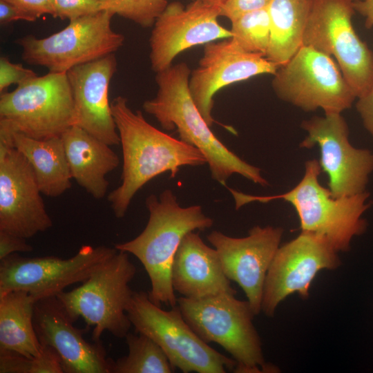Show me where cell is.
<instances>
[{"label":"cell","mask_w":373,"mask_h":373,"mask_svg":"<svg viewBox=\"0 0 373 373\" xmlns=\"http://www.w3.org/2000/svg\"><path fill=\"white\" fill-rule=\"evenodd\" d=\"M119 136L123 164L122 182L108 195L114 215L123 218L137 192L153 178L170 173L175 178L183 166L207 164L195 146L161 131L149 124L142 112L133 111L126 97L111 102Z\"/></svg>","instance_id":"6da1fadb"},{"label":"cell","mask_w":373,"mask_h":373,"mask_svg":"<svg viewBox=\"0 0 373 373\" xmlns=\"http://www.w3.org/2000/svg\"><path fill=\"white\" fill-rule=\"evenodd\" d=\"M191 69L181 62L156 73V95L143 104V109L153 116L162 128L176 130L179 139L204 155L212 178L227 186V180L238 174L262 186L269 185L261 169L229 150L213 133L195 105L189 88Z\"/></svg>","instance_id":"7a4b0ae2"},{"label":"cell","mask_w":373,"mask_h":373,"mask_svg":"<svg viewBox=\"0 0 373 373\" xmlns=\"http://www.w3.org/2000/svg\"><path fill=\"white\" fill-rule=\"evenodd\" d=\"M149 212L144 230L135 238L114 247L135 256L144 266L151 281L149 296L153 303L171 307L178 304L171 282L174 257L183 238L191 231H204L213 220L200 205L181 207L171 189L157 197L146 198Z\"/></svg>","instance_id":"3957f363"},{"label":"cell","mask_w":373,"mask_h":373,"mask_svg":"<svg viewBox=\"0 0 373 373\" xmlns=\"http://www.w3.org/2000/svg\"><path fill=\"white\" fill-rule=\"evenodd\" d=\"M321 168L316 159L305 163L303 178L294 188L281 194L254 195L228 188L236 209L254 202L267 203L282 200L296 210L301 231L316 234L327 240L338 251L346 252L354 236L365 233L367 221L363 214L370 207L367 191L351 196L335 198L318 180Z\"/></svg>","instance_id":"277c9868"},{"label":"cell","mask_w":373,"mask_h":373,"mask_svg":"<svg viewBox=\"0 0 373 373\" xmlns=\"http://www.w3.org/2000/svg\"><path fill=\"white\" fill-rule=\"evenodd\" d=\"M184 320L205 343H215L237 364L235 372H276L264 358L260 336L253 323L256 316L247 300L230 294L191 299L178 298Z\"/></svg>","instance_id":"5b68a950"},{"label":"cell","mask_w":373,"mask_h":373,"mask_svg":"<svg viewBox=\"0 0 373 373\" xmlns=\"http://www.w3.org/2000/svg\"><path fill=\"white\" fill-rule=\"evenodd\" d=\"M136 272L128 254L117 250L80 286L56 297L74 323L82 317L93 326V341H99L105 331L125 338L132 326L126 309L133 293L129 284Z\"/></svg>","instance_id":"8992f818"},{"label":"cell","mask_w":373,"mask_h":373,"mask_svg":"<svg viewBox=\"0 0 373 373\" xmlns=\"http://www.w3.org/2000/svg\"><path fill=\"white\" fill-rule=\"evenodd\" d=\"M137 333L153 339L172 366L184 373H225L237 363L203 341L184 320L178 305L164 310L149 293L133 291L126 309Z\"/></svg>","instance_id":"52a82bcc"},{"label":"cell","mask_w":373,"mask_h":373,"mask_svg":"<svg viewBox=\"0 0 373 373\" xmlns=\"http://www.w3.org/2000/svg\"><path fill=\"white\" fill-rule=\"evenodd\" d=\"M0 124L35 139L61 137L76 124L66 73L48 72L1 93Z\"/></svg>","instance_id":"ba28073f"},{"label":"cell","mask_w":373,"mask_h":373,"mask_svg":"<svg viewBox=\"0 0 373 373\" xmlns=\"http://www.w3.org/2000/svg\"><path fill=\"white\" fill-rule=\"evenodd\" d=\"M271 86L280 99L307 112L341 113L357 98L332 57L304 45L278 67Z\"/></svg>","instance_id":"9c48e42d"},{"label":"cell","mask_w":373,"mask_h":373,"mask_svg":"<svg viewBox=\"0 0 373 373\" xmlns=\"http://www.w3.org/2000/svg\"><path fill=\"white\" fill-rule=\"evenodd\" d=\"M114 14L103 10L70 21L61 30L44 38L23 36L15 41L22 59L49 72L67 73L72 68L113 54L124 44L123 35L111 26Z\"/></svg>","instance_id":"30bf717a"},{"label":"cell","mask_w":373,"mask_h":373,"mask_svg":"<svg viewBox=\"0 0 373 373\" xmlns=\"http://www.w3.org/2000/svg\"><path fill=\"white\" fill-rule=\"evenodd\" d=\"M354 0H313L303 45L334 57L357 98L373 83V52L352 23Z\"/></svg>","instance_id":"8fae6325"},{"label":"cell","mask_w":373,"mask_h":373,"mask_svg":"<svg viewBox=\"0 0 373 373\" xmlns=\"http://www.w3.org/2000/svg\"><path fill=\"white\" fill-rule=\"evenodd\" d=\"M115 247L82 246L71 258H28L15 253L0 260V296L23 291L36 300L56 296L66 287L83 283L117 252Z\"/></svg>","instance_id":"7c38bea8"},{"label":"cell","mask_w":373,"mask_h":373,"mask_svg":"<svg viewBox=\"0 0 373 373\" xmlns=\"http://www.w3.org/2000/svg\"><path fill=\"white\" fill-rule=\"evenodd\" d=\"M307 133L302 149L318 146L321 171L328 176V189L335 198L354 195L366 191L373 171V153L352 146L349 127L341 113H328L303 120Z\"/></svg>","instance_id":"4fadbf2b"},{"label":"cell","mask_w":373,"mask_h":373,"mask_svg":"<svg viewBox=\"0 0 373 373\" xmlns=\"http://www.w3.org/2000/svg\"><path fill=\"white\" fill-rule=\"evenodd\" d=\"M338 253L327 240L306 231L280 245L266 276L261 312L274 316L278 305L294 293L308 298L317 273L341 266Z\"/></svg>","instance_id":"5bb4252c"},{"label":"cell","mask_w":373,"mask_h":373,"mask_svg":"<svg viewBox=\"0 0 373 373\" xmlns=\"http://www.w3.org/2000/svg\"><path fill=\"white\" fill-rule=\"evenodd\" d=\"M220 6L195 1L184 7L178 1L167 4L157 17L149 39L150 61L155 73L172 66L181 52L198 45L231 37L218 22Z\"/></svg>","instance_id":"9a60e30c"},{"label":"cell","mask_w":373,"mask_h":373,"mask_svg":"<svg viewBox=\"0 0 373 373\" xmlns=\"http://www.w3.org/2000/svg\"><path fill=\"white\" fill-rule=\"evenodd\" d=\"M41 194L26 158L0 140V231L27 239L50 229Z\"/></svg>","instance_id":"2e32d148"},{"label":"cell","mask_w":373,"mask_h":373,"mask_svg":"<svg viewBox=\"0 0 373 373\" xmlns=\"http://www.w3.org/2000/svg\"><path fill=\"white\" fill-rule=\"evenodd\" d=\"M283 233L279 227L255 226L242 238L216 230L207 237L217 251L226 276L242 288L256 316L261 312L266 276Z\"/></svg>","instance_id":"e0dca14e"},{"label":"cell","mask_w":373,"mask_h":373,"mask_svg":"<svg viewBox=\"0 0 373 373\" xmlns=\"http://www.w3.org/2000/svg\"><path fill=\"white\" fill-rule=\"evenodd\" d=\"M278 66L258 53L244 51L231 39H224L205 44L196 68L191 72L189 88L202 117L211 126L213 97L231 84L263 75H274Z\"/></svg>","instance_id":"ac0fdd59"},{"label":"cell","mask_w":373,"mask_h":373,"mask_svg":"<svg viewBox=\"0 0 373 373\" xmlns=\"http://www.w3.org/2000/svg\"><path fill=\"white\" fill-rule=\"evenodd\" d=\"M33 324L41 345L58 354L64 373H111L113 361L106 357L102 344L90 343L83 337L84 329L74 322L56 296L35 303Z\"/></svg>","instance_id":"d6986e66"},{"label":"cell","mask_w":373,"mask_h":373,"mask_svg":"<svg viewBox=\"0 0 373 373\" xmlns=\"http://www.w3.org/2000/svg\"><path fill=\"white\" fill-rule=\"evenodd\" d=\"M116 70L113 53L66 73L75 102V125L110 146L120 144L108 100L110 82Z\"/></svg>","instance_id":"ffe728a7"},{"label":"cell","mask_w":373,"mask_h":373,"mask_svg":"<svg viewBox=\"0 0 373 373\" xmlns=\"http://www.w3.org/2000/svg\"><path fill=\"white\" fill-rule=\"evenodd\" d=\"M230 281L216 249L207 245L198 231L188 233L172 265L171 282L175 292L191 299L222 294L236 295Z\"/></svg>","instance_id":"44dd1931"},{"label":"cell","mask_w":373,"mask_h":373,"mask_svg":"<svg viewBox=\"0 0 373 373\" xmlns=\"http://www.w3.org/2000/svg\"><path fill=\"white\" fill-rule=\"evenodd\" d=\"M72 178L95 199L104 198L108 187L106 175L119 165L111 146L77 125L61 136Z\"/></svg>","instance_id":"7402d4cb"},{"label":"cell","mask_w":373,"mask_h":373,"mask_svg":"<svg viewBox=\"0 0 373 373\" xmlns=\"http://www.w3.org/2000/svg\"><path fill=\"white\" fill-rule=\"evenodd\" d=\"M8 128L12 146L30 165L43 195L57 198L71 187L73 178L61 137L35 139Z\"/></svg>","instance_id":"603a6c76"},{"label":"cell","mask_w":373,"mask_h":373,"mask_svg":"<svg viewBox=\"0 0 373 373\" xmlns=\"http://www.w3.org/2000/svg\"><path fill=\"white\" fill-rule=\"evenodd\" d=\"M313 0H271L270 41L266 57L278 66L286 64L303 46Z\"/></svg>","instance_id":"cb8c5ba5"},{"label":"cell","mask_w":373,"mask_h":373,"mask_svg":"<svg viewBox=\"0 0 373 373\" xmlns=\"http://www.w3.org/2000/svg\"><path fill=\"white\" fill-rule=\"evenodd\" d=\"M36 299L23 291L0 296V350L26 357L39 356L42 345L33 324Z\"/></svg>","instance_id":"d4e9b609"},{"label":"cell","mask_w":373,"mask_h":373,"mask_svg":"<svg viewBox=\"0 0 373 373\" xmlns=\"http://www.w3.org/2000/svg\"><path fill=\"white\" fill-rule=\"evenodd\" d=\"M125 339L128 354L113 362L111 373H171L175 371L162 349L148 336L128 332Z\"/></svg>","instance_id":"484cf974"},{"label":"cell","mask_w":373,"mask_h":373,"mask_svg":"<svg viewBox=\"0 0 373 373\" xmlns=\"http://www.w3.org/2000/svg\"><path fill=\"white\" fill-rule=\"evenodd\" d=\"M231 39L247 52L266 57L270 41V18L267 8L251 12L231 21Z\"/></svg>","instance_id":"4316f807"},{"label":"cell","mask_w":373,"mask_h":373,"mask_svg":"<svg viewBox=\"0 0 373 373\" xmlns=\"http://www.w3.org/2000/svg\"><path fill=\"white\" fill-rule=\"evenodd\" d=\"M0 373H63L60 358L49 346L42 345L37 356L0 350Z\"/></svg>","instance_id":"83f0119b"},{"label":"cell","mask_w":373,"mask_h":373,"mask_svg":"<svg viewBox=\"0 0 373 373\" xmlns=\"http://www.w3.org/2000/svg\"><path fill=\"white\" fill-rule=\"evenodd\" d=\"M106 10L133 21L144 28L153 26L164 11L166 0H101Z\"/></svg>","instance_id":"f1b7e54d"},{"label":"cell","mask_w":373,"mask_h":373,"mask_svg":"<svg viewBox=\"0 0 373 373\" xmlns=\"http://www.w3.org/2000/svg\"><path fill=\"white\" fill-rule=\"evenodd\" d=\"M51 16L69 21L106 10L101 0H50Z\"/></svg>","instance_id":"f546056e"},{"label":"cell","mask_w":373,"mask_h":373,"mask_svg":"<svg viewBox=\"0 0 373 373\" xmlns=\"http://www.w3.org/2000/svg\"><path fill=\"white\" fill-rule=\"evenodd\" d=\"M33 70L21 64L11 62L7 57L0 58V93L6 91L12 84H23L37 77Z\"/></svg>","instance_id":"4dcf8cb0"},{"label":"cell","mask_w":373,"mask_h":373,"mask_svg":"<svg viewBox=\"0 0 373 373\" xmlns=\"http://www.w3.org/2000/svg\"><path fill=\"white\" fill-rule=\"evenodd\" d=\"M271 0H226L220 7V15L231 22L242 15L267 8Z\"/></svg>","instance_id":"1f68e13d"},{"label":"cell","mask_w":373,"mask_h":373,"mask_svg":"<svg viewBox=\"0 0 373 373\" xmlns=\"http://www.w3.org/2000/svg\"><path fill=\"white\" fill-rule=\"evenodd\" d=\"M26 238L0 231V260L17 252H29L33 248Z\"/></svg>","instance_id":"d6a6232c"},{"label":"cell","mask_w":373,"mask_h":373,"mask_svg":"<svg viewBox=\"0 0 373 373\" xmlns=\"http://www.w3.org/2000/svg\"><path fill=\"white\" fill-rule=\"evenodd\" d=\"M357 99L356 111L365 128L373 138V83L369 90Z\"/></svg>","instance_id":"836d02e7"},{"label":"cell","mask_w":373,"mask_h":373,"mask_svg":"<svg viewBox=\"0 0 373 373\" xmlns=\"http://www.w3.org/2000/svg\"><path fill=\"white\" fill-rule=\"evenodd\" d=\"M37 19L35 15L17 6L6 0H0V23L1 25L18 20L35 21Z\"/></svg>","instance_id":"e575fe53"},{"label":"cell","mask_w":373,"mask_h":373,"mask_svg":"<svg viewBox=\"0 0 373 373\" xmlns=\"http://www.w3.org/2000/svg\"><path fill=\"white\" fill-rule=\"evenodd\" d=\"M39 18L43 15H52L50 0H6Z\"/></svg>","instance_id":"d590c367"},{"label":"cell","mask_w":373,"mask_h":373,"mask_svg":"<svg viewBox=\"0 0 373 373\" xmlns=\"http://www.w3.org/2000/svg\"><path fill=\"white\" fill-rule=\"evenodd\" d=\"M353 6L355 12L365 18V26L370 29L373 27V0H354Z\"/></svg>","instance_id":"8d00e7d4"},{"label":"cell","mask_w":373,"mask_h":373,"mask_svg":"<svg viewBox=\"0 0 373 373\" xmlns=\"http://www.w3.org/2000/svg\"><path fill=\"white\" fill-rule=\"evenodd\" d=\"M226 0H204L205 2L213 5L220 6Z\"/></svg>","instance_id":"74e56055"},{"label":"cell","mask_w":373,"mask_h":373,"mask_svg":"<svg viewBox=\"0 0 373 373\" xmlns=\"http://www.w3.org/2000/svg\"><path fill=\"white\" fill-rule=\"evenodd\" d=\"M193 1H204V0H192Z\"/></svg>","instance_id":"f35d334b"},{"label":"cell","mask_w":373,"mask_h":373,"mask_svg":"<svg viewBox=\"0 0 373 373\" xmlns=\"http://www.w3.org/2000/svg\"></svg>","instance_id":"ab89813d"}]
</instances>
